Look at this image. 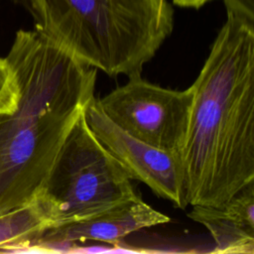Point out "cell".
I'll return each mask as SVG.
<instances>
[{
    "mask_svg": "<svg viewBox=\"0 0 254 254\" xmlns=\"http://www.w3.org/2000/svg\"><path fill=\"white\" fill-rule=\"evenodd\" d=\"M191 87L186 200L219 206L254 181V21L227 13Z\"/></svg>",
    "mask_w": 254,
    "mask_h": 254,
    "instance_id": "obj_1",
    "label": "cell"
},
{
    "mask_svg": "<svg viewBox=\"0 0 254 254\" xmlns=\"http://www.w3.org/2000/svg\"><path fill=\"white\" fill-rule=\"evenodd\" d=\"M173 3L179 7L184 8H194L198 9L203 6L206 2L211 0H172Z\"/></svg>",
    "mask_w": 254,
    "mask_h": 254,
    "instance_id": "obj_12",
    "label": "cell"
},
{
    "mask_svg": "<svg viewBox=\"0 0 254 254\" xmlns=\"http://www.w3.org/2000/svg\"><path fill=\"white\" fill-rule=\"evenodd\" d=\"M19 95L16 74L6 58L0 57V115L10 114L16 110Z\"/></svg>",
    "mask_w": 254,
    "mask_h": 254,
    "instance_id": "obj_10",
    "label": "cell"
},
{
    "mask_svg": "<svg viewBox=\"0 0 254 254\" xmlns=\"http://www.w3.org/2000/svg\"><path fill=\"white\" fill-rule=\"evenodd\" d=\"M85 121L102 146L123 167L131 180H138L176 207L185 208V173L180 154L170 153L140 141L115 125L91 98L84 109Z\"/></svg>",
    "mask_w": 254,
    "mask_h": 254,
    "instance_id": "obj_6",
    "label": "cell"
},
{
    "mask_svg": "<svg viewBox=\"0 0 254 254\" xmlns=\"http://www.w3.org/2000/svg\"><path fill=\"white\" fill-rule=\"evenodd\" d=\"M227 13L254 21V0H223Z\"/></svg>",
    "mask_w": 254,
    "mask_h": 254,
    "instance_id": "obj_11",
    "label": "cell"
},
{
    "mask_svg": "<svg viewBox=\"0 0 254 254\" xmlns=\"http://www.w3.org/2000/svg\"><path fill=\"white\" fill-rule=\"evenodd\" d=\"M170 218L145 203L141 198L128 200L89 218L59 225L47 230L37 240L15 253L65 251L75 242L99 241L114 246L132 232L167 223Z\"/></svg>",
    "mask_w": 254,
    "mask_h": 254,
    "instance_id": "obj_7",
    "label": "cell"
},
{
    "mask_svg": "<svg viewBox=\"0 0 254 254\" xmlns=\"http://www.w3.org/2000/svg\"><path fill=\"white\" fill-rule=\"evenodd\" d=\"M192 97L191 86L186 90L168 89L136 75L97 101L103 113L132 137L181 155Z\"/></svg>",
    "mask_w": 254,
    "mask_h": 254,
    "instance_id": "obj_5",
    "label": "cell"
},
{
    "mask_svg": "<svg viewBox=\"0 0 254 254\" xmlns=\"http://www.w3.org/2000/svg\"><path fill=\"white\" fill-rule=\"evenodd\" d=\"M35 29L109 76L141 75L174 28L168 0H12Z\"/></svg>",
    "mask_w": 254,
    "mask_h": 254,
    "instance_id": "obj_3",
    "label": "cell"
},
{
    "mask_svg": "<svg viewBox=\"0 0 254 254\" xmlns=\"http://www.w3.org/2000/svg\"><path fill=\"white\" fill-rule=\"evenodd\" d=\"M5 58L20 95L16 110L0 115V214L41 191L58 152L94 97L97 74L36 29L19 30Z\"/></svg>",
    "mask_w": 254,
    "mask_h": 254,
    "instance_id": "obj_2",
    "label": "cell"
},
{
    "mask_svg": "<svg viewBox=\"0 0 254 254\" xmlns=\"http://www.w3.org/2000/svg\"><path fill=\"white\" fill-rule=\"evenodd\" d=\"M53 227L50 206L38 194L29 202L0 214V253H15Z\"/></svg>",
    "mask_w": 254,
    "mask_h": 254,
    "instance_id": "obj_9",
    "label": "cell"
},
{
    "mask_svg": "<svg viewBox=\"0 0 254 254\" xmlns=\"http://www.w3.org/2000/svg\"><path fill=\"white\" fill-rule=\"evenodd\" d=\"M38 194L50 206L55 227L140 198L131 178L93 135L83 113L58 152Z\"/></svg>",
    "mask_w": 254,
    "mask_h": 254,
    "instance_id": "obj_4",
    "label": "cell"
},
{
    "mask_svg": "<svg viewBox=\"0 0 254 254\" xmlns=\"http://www.w3.org/2000/svg\"><path fill=\"white\" fill-rule=\"evenodd\" d=\"M191 206L189 217L208 229L213 253L254 254V181L219 206Z\"/></svg>",
    "mask_w": 254,
    "mask_h": 254,
    "instance_id": "obj_8",
    "label": "cell"
}]
</instances>
